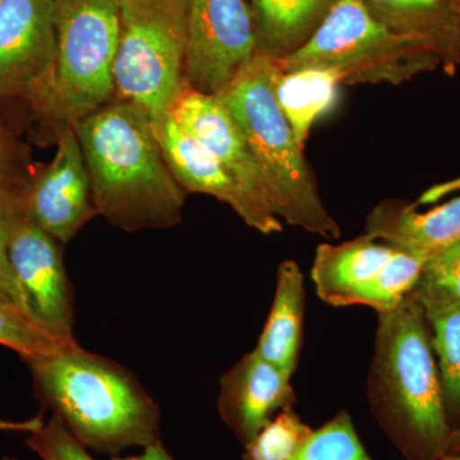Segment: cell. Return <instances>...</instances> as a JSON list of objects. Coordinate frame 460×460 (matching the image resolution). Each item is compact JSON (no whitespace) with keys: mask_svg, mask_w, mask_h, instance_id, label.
<instances>
[{"mask_svg":"<svg viewBox=\"0 0 460 460\" xmlns=\"http://www.w3.org/2000/svg\"><path fill=\"white\" fill-rule=\"evenodd\" d=\"M27 445L42 460H96L90 456L89 450L83 447L66 431L57 417H51L47 423L31 432ZM111 460H177L166 450L164 444L159 443L144 449V454L127 458Z\"/></svg>","mask_w":460,"mask_h":460,"instance_id":"obj_26","label":"cell"},{"mask_svg":"<svg viewBox=\"0 0 460 460\" xmlns=\"http://www.w3.org/2000/svg\"><path fill=\"white\" fill-rule=\"evenodd\" d=\"M395 251L368 234L341 244H320L311 270L317 296L332 307L363 305L372 284Z\"/></svg>","mask_w":460,"mask_h":460,"instance_id":"obj_15","label":"cell"},{"mask_svg":"<svg viewBox=\"0 0 460 460\" xmlns=\"http://www.w3.org/2000/svg\"><path fill=\"white\" fill-rule=\"evenodd\" d=\"M447 453L460 454V429H453L449 441H447Z\"/></svg>","mask_w":460,"mask_h":460,"instance_id":"obj_30","label":"cell"},{"mask_svg":"<svg viewBox=\"0 0 460 460\" xmlns=\"http://www.w3.org/2000/svg\"><path fill=\"white\" fill-rule=\"evenodd\" d=\"M154 127L166 164L184 192L213 196L229 205L248 226L262 234L283 230L279 217L253 199L171 113Z\"/></svg>","mask_w":460,"mask_h":460,"instance_id":"obj_12","label":"cell"},{"mask_svg":"<svg viewBox=\"0 0 460 460\" xmlns=\"http://www.w3.org/2000/svg\"><path fill=\"white\" fill-rule=\"evenodd\" d=\"M77 344L56 337L27 314L0 304V345L16 352L23 362L51 356Z\"/></svg>","mask_w":460,"mask_h":460,"instance_id":"obj_22","label":"cell"},{"mask_svg":"<svg viewBox=\"0 0 460 460\" xmlns=\"http://www.w3.org/2000/svg\"><path fill=\"white\" fill-rule=\"evenodd\" d=\"M292 460H374L366 452L349 413L339 411L334 419L313 429Z\"/></svg>","mask_w":460,"mask_h":460,"instance_id":"obj_23","label":"cell"},{"mask_svg":"<svg viewBox=\"0 0 460 460\" xmlns=\"http://www.w3.org/2000/svg\"><path fill=\"white\" fill-rule=\"evenodd\" d=\"M4 201L9 217V257L30 314L56 337L75 341L74 288L63 261L62 243Z\"/></svg>","mask_w":460,"mask_h":460,"instance_id":"obj_11","label":"cell"},{"mask_svg":"<svg viewBox=\"0 0 460 460\" xmlns=\"http://www.w3.org/2000/svg\"><path fill=\"white\" fill-rule=\"evenodd\" d=\"M25 363L36 398L87 450L118 454L163 443L159 404L119 363L80 344Z\"/></svg>","mask_w":460,"mask_h":460,"instance_id":"obj_2","label":"cell"},{"mask_svg":"<svg viewBox=\"0 0 460 460\" xmlns=\"http://www.w3.org/2000/svg\"><path fill=\"white\" fill-rule=\"evenodd\" d=\"M366 234L431 259L460 241V196L426 213L417 211L414 205L383 202L368 215Z\"/></svg>","mask_w":460,"mask_h":460,"instance_id":"obj_16","label":"cell"},{"mask_svg":"<svg viewBox=\"0 0 460 460\" xmlns=\"http://www.w3.org/2000/svg\"><path fill=\"white\" fill-rule=\"evenodd\" d=\"M31 151L0 113V193L13 190L32 169Z\"/></svg>","mask_w":460,"mask_h":460,"instance_id":"obj_28","label":"cell"},{"mask_svg":"<svg viewBox=\"0 0 460 460\" xmlns=\"http://www.w3.org/2000/svg\"><path fill=\"white\" fill-rule=\"evenodd\" d=\"M3 460H16V459H9V458H7V459H3Z\"/></svg>","mask_w":460,"mask_h":460,"instance_id":"obj_33","label":"cell"},{"mask_svg":"<svg viewBox=\"0 0 460 460\" xmlns=\"http://www.w3.org/2000/svg\"><path fill=\"white\" fill-rule=\"evenodd\" d=\"M120 0H57V54L47 96L32 114L41 137L74 128L114 100Z\"/></svg>","mask_w":460,"mask_h":460,"instance_id":"obj_5","label":"cell"},{"mask_svg":"<svg viewBox=\"0 0 460 460\" xmlns=\"http://www.w3.org/2000/svg\"><path fill=\"white\" fill-rule=\"evenodd\" d=\"M426 261L423 257L396 248L372 284L363 305L374 308L377 314L395 308L419 283Z\"/></svg>","mask_w":460,"mask_h":460,"instance_id":"obj_24","label":"cell"},{"mask_svg":"<svg viewBox=\"0 0 460 460\" xmlns=\"http://www.w3.org/2000/svg\"><path fill=\"white\" fill-rule=\"evenodd\" d=\"M296 402L290 376L256 349L244 354L220 378L217 411L243 447L279 411L293 408Z\"/></svg>","mask_w":460,"mask_h":460,"instance_id":"obj_13","label":"cell"},{"mask_svg":"<svg viewBox=\"0 0 460 460\" xmlns=\"http://www.w3.org/2000/svg\"><path fill=\"white\" fill-rule=\"evenodd\" d=\"M311 431L313 429L305 425L293 408H287L244 445L242 459L292 460Z\"/></svg>","mask_w":460,"mask_h":460,"instance_id":"obj_25","label":"cell"},{"mask_svg":"<svg viewBox=\"0 0 460 460\" xmlns=\"http://www.w3.org/2000/svg\"><path fill=\"white\" fill-rule=\"evenodd\" d=\"M378 21L428 44L447 68L460 66V14L452 0H363Z\"/></svg>","mask_w":460,"mask_h":460,"instance_id":"obj_17","label":"cell"},{"mask_svg":"<svg viewBox=\"0 0 460 460\" xmlns=\"http://www.w3.org/2000/svg\"><path fill=\"white\" fill-rule=\"evenodd\" d=\"M0 428H3V423H0Z\"/></svg>","mask_w":460,"mask_h":460,"instance_id":"obj_34","label":"cell"},{"mask_svg":"<svg viewBox=\"0 0 460 460\" xmlns=\"http://www.w3.org/2000/svg\"><path fill=\"white\" fill-rule=\"evenodd\" d=\"M0 304L31 317L25 295L14 274L9 257V217L4 199L0 196ZM32 319V317H31ZM33 320V319H32Z\"/></svg>","mask_w":460,"mask_h":460,"instance_id":"obj_29","label":"cell"},{"mask_svg":"<svg viewBox=\"0 0 460 460\" xmlns=\"http://www.w3.org/2000/svg\"><path fill=\"white\" fill-rule=\"evenodd\" d=\"M281 72L279 58L257 53L246 71L217 96L246 137L274 214L289 226L335 239L341 228L321 201L304 148L275 98Z\"/></svg>","mask_w":460,"mask_h":460,"instance_id":"obj_4","label":"cell"},{"mask_svg":"<svg viewBox=\"0 0 460 460\" xmlns=\"http://www.w3.org/2000/svg\"><path fill=\"white\" fill-rule=\"evenodd\" d=\"M98 215L126 232L172 228L186 204L150 115L111 100L74 127Z\"/></svg>","mask_w":460,"mask_h":460,"instance_id":"obj_1","label":"cell"},{"mask_svg":"<svg viewBox=\"0 0 460 460\" xmlns=\"http://www.w3.org/2000/svg\"><path fill=\"white\" fill-rule=\"evenodd\" d=\"M190 0H120L114 99L156 124L186 86Z\"/></svg>","mask_w":460,"mask_h":460,"instance_id":"obj_7","label":"cell"},{"mask_svg":"<svg viewBox=\"0 0 460 460\" xmlns=\"http://www.w3.org/2000/svg\"><path fill=\"white\" fill-rule=\"evenodd\" d=\"M411 293L419 302L460 305V241L426 261Z\"/></svg>","mask_w":460,"mask_h":460,"instance_id":"obj_27","label":"cell"},{"mask_svg":"<svg viewBox=\"0 0 460 460\" xmlns=\"http://www.w3.org/2000/svg\"><path fill=\"white\" fill-rule=\"evenodd\" d=\"M305 307L304 274L298 263L287 260L278 268L274 301L255 349L290 377L298 366Z\"/></svg>","mask_w":460,"mask_h":460,"instance_id":"obj_18","label":"cell"},{"mask_svg":"<svg viewBox=\"0 0 460 460\" xmlns=\"http://www.w3.org/2000/svg\"><path fill=\"white\" fill-rule=\"evenodd\" d=\"M454 7L456 8V11H458V13L460 14V0H452Z\"/></svg>","mask_w":460,"mask_h":460,"instance_id":"obj_32","label":"cell"},{"mask_svg":"<svg viewBox=\"0 0 460 460\" xmlns=\"http://www.w3.org/2000/svg\"><path fill=\"white\" fill-rule=\"evenodd\" d=\"M341 84L343 75L320 66L281 72L278 75L275 98L302 148L314 123L334 107Z\"/></svg>","mask_w":460,"mask_h":460,"instance_id":"obj_20","label":"cell"},{"mask_svg":"<svg viewBox=\"0 0 460 460\" xmlns=\"http://www.w3.org/2000/svg\"><path fill=\"white\" fill-rule=\"evenodd\" d=\"M279 63L283 72L334 69L344 84H401L441 60L425 42L384 25L363 0H335L310 39Z\"/></svg>","mask_w":460,"mask_h":460,"instance_id":"obj_6","label":"cell"},{"mask_svg":"<svg viewBox=\"0 0 460 460\" xmlns=\"http://www.w3.org/2000/svg\"><path fill=\"white\" fill-rule=\"evenodd\" d=\"M169 113L222 163L253 199L271 210L255 156L243 132L219 96L206 95L186 84L172 102Z\"/></svg>","mask_w":460,"mask_h":460,"instance_id":"obj_14","label":"cell"},{"mask_svg":"<svg viewBox=\"0 0 460 460\" xmlns=\"http://www.w3.org/2000/svg\"><path fill=\"white\" fill-rule=\"evenodd\" d=\"M420 305L431 329L447 420L460 417V305L429 301Z\"/></svg>","mask_w":460,"mask_h":460,"instance_id":"obj_21","label":"cell"},{"mask_svg":"<svg viewBox=\"0 0 460 460\" xmlns=\"http://www.w3.org/2000/svg\"><path fill=\"white\" fill-rule=\"evenodd\" d=\"M432 460H460V454H443V456H438V458Z\"/></svg>","mask_w":460,"mask_h":460,"instance_id":"obj_31","label":"cell"},{"mask_svg":"<svg viewBox=\"0 0 460 460\" xmlns=\"http://www.w3.org/2000/svg\"><path fill=\"white\" fill-rule=\"evenodd\" d=\"M377 314L367 381L372 414L405 459L438 458L447 453L453 429L425 311L410 293Z\"/></svg>","mask_w":460,"mask_h":460,"instance_id":"obj_3","label":"cell"},{"mask_svg":"<svg viewBox=\"0 0 460 460\" xmlns=\"http://www.w3.org/2000/svg\"><path fill=\"white\" fill-rule=\"evenodd\" d=\"M57 54V0H0V100L35 113L49 89Z\"/></svg>","mask_w":460,"mask_h":460,"instance_id":"obj_10","label":"cell"},{"mask_svg":"<svg viewBox=\"0 0 460 460\" xmlns=\"http://www.w3.org/2000/svg\"><path fill=\"white\" fill-rule=\"evenodd\" d=\"M48 164H33L13 190L0 193L14 210L62 244L98 215L89 172L74 128L59 133Z\"/></svg>","mask_w":460,"mask_h":460,"instance_id":"obj_8","label":"cell"},{"mask_svg":"<svg viewBox=\"0 0 460 460\" xmlns=\"http://www.w3.org/2000/svg\"><path fill=\"white\" fill-rule=\"evenodd\" d=\"M335 0H247L255 22L257 53L284 57L298 49Z\"/></svg>","mask_w":460,"mask_h":460,"instance_id":"obj_19","label":"cell"},{"mask_svg":"<svg viewBox=\"0 0 460 460\" xmlns=\"http://www.w3.org/2000/svg\"><path fill=\"white\" fill-rule=\"evenodd\" d=\"M256 54L255 22L247 0H190L187 86L220 95Z\"/></svg>","mask_w":460,"mask_h":460,"instance_id":"obj_9","label":"cell"}]
</instances>
